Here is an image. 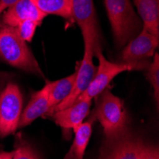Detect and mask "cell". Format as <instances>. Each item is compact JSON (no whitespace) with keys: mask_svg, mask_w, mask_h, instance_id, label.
I'll list each match as a JSON object with an SVG mask.
<instances>
[{"mask_svg":"<svg viewBox=\"0 0 159 159\" xmlns=\"http://www.w3.org/2000/svg\"><path fill=\"white\" fill-rule=\"evenodd\" d=\"M0 58L14 68L44 78L34 53L14 27L0 24Z\"/></svg>","mask_w":159,"mask_h":159,"instance_id":"1","label":"cell"},{"mask_svg":"<svg viewBox=\"0 0 159 159\" xmlns=\"http://www.w3.org/2000/svg\"><path fill=\"white\" fill-rule=\"evenodd\" d=\"M111 26L114 43L118 49L134 38L143 29V22L134 11L131 0H104Z\"/></svg>","mask_w":159,"mask_h":159,"instance_id":"2","label":"cell"},{"mask_svg":"<svg viewBox=\"0 0 159 159\" xmlns=\"http://www.w3.org/2000/svg\"><path fill=\"white\" fill-rule=\"evenodd\" d=\"M99 159H159L158 150L127 131L108 139Z\"/></svg>","mask_w":159,"mask_h":159,"instance_id":"3","label":"cell"},{"mask_svg":"<svg viewBox=\"0 0 159 159\" xmlns=\"http://www.w3.org/2000/svg\"><path fill=\"white\" fill-rule=\"evenodd\" d=\"M99 95L101 96L97 101L95 118L102 125L107 139L117 137L128 129V117L123 101L107 89Z\"/></svg>","mask_w":159,"mask_h":159,"instance_id":"4","label":"cell"},{"mask_svg":"<svg viewBox=\"0 0 159 159\" xmlns=\"http://www.w3.org/2000/svg\"><path fill=\"white\" fill-rule=\"evenodd\" d=\"M159 45V36L150 33L146 28L123 48L120 62L133 65L137 70H146L150 65V58L153 57Z\"/></svg>","mask_w":159,"mask_h":159,"instance_id":"5","label":"cell"},{"mask_svg":"<svg viewBox=\"0 0 159 159\" xmlns=\"http://www.w3.org/2000/svg\"><path fill=\"white\" fill-rule=\"evenodd\" d=\"M93 55L98 59V67H96V71L88 88L75 101H92L93 98L98 96L107 89V87L115 76L124 71L136 70V68L133 65L121 62L113 63L109 61L103 55L102 50L94 51Z\"/></svg>","mask_w":159,"mask_h":159,"instance_id":"6","label":"cell"},{"mask_svg":"<svg viewBox=\"0 0 159 159\" xmlns=\"http://www.w3.org/2000/svg\"><path fill=\"white\" fill-rule=\"evenodd\" d=\"M23 97L19 87L8 83L0 93V137L16 133L22 114Z\"/></svg>","mask_w":159,"mask_h":159,"instance_id":"7","label":"cell"},{"mask_svg":"<svg viewBox=\"0 0 159 159\" xmlns=\"http://www.w3.org/2000/svg\"><path fill=\"white\" fill-rule=\"evenodd\" d=\"M84 40V55L81 62L79 63L75 73V80L70 93L68 95V97L63 100L61 103L57 105L52 111V115L53 112L57 111H61L65 108H68L69 106L73 105L75 100L82 94V93L88 88L89 84L91 83L95 71H96V66L93 63V49L94 45L93 39L88 35H83ZM51 115V116H52Z\"/></svg>","mask_w":159,"mask_h":159,"instance_id":"8","label":"cell"},{"mask_svg":"<svg viewBox=\"0 0 159 159\" xmlns=\"http://www.w3.org/2000/svg\"><path fill=\"white\" fill-rule=\"evenodd\" d=\"M71 14L82 34H88L97 48H101V34L93 0H71Z\"/></svg>","mask_w":159,"mask_h":159,"instance_id":"9","label":"cell"},{"mask_svg":"<svg viewBox=\"0 0 159 159\" xmlns=\"http://www.w3.org/2000/svg\"><path fill=\"white\" fill-rule=\"evenodd\" d=\"M1 14V24L14 28L28 19L34 20L41 24L43 19L47 16L36 8L32 0H20L16 4L8 8Z\"/></svg>","mask_w":159,"mask_h":159,"instance_id":"10","label":"cell"},{"mask_svg":"<svg viewBox=\"0 0 159 159\" xmlns=\"http://www.w3.org/2000/svg\"><path fill=\"white\" fill-rule=\"evenodd\" d=\"M92 101H75V102L61 111L52 113L54 122L65 131L74 129L87 117L90 112Z\"/></svg>","mask_w":159,"mask_h":159,"instance_id":"11","label":"cell"},{"mask_svg":"<svg viewBox=\"0 0 159 159\" xmlns=\"http://www.w3.org/2000/svg\"><path fill=\"white\" fill-rule=\"evenodd\" d=\"M49 111V81L43 88L34 93L30 102L22 111L18 123V128H23L30 125L36 118L44 115Z\"/></svg>","mask_w":159,"mask_h":159,"instance_id":"12","label":"cell"},{"mask_svg":"<svg viewBox=\"0 0 159 159\" xmlns=\"http://www.w3.org/2000/svg\"><path fill=\"white\" fill-rule=\"evenodd\" d=\"M144 28L159 36V0H134Z\"/></svg>","mask_w":159,"mask_h":159,"instance_id":"13","label":"cell"},{"mask_svg":"<svg viewBox=\"0 0 159 159\" xmlns=\"http://www.w3.org/2000/svg\"><path fill=\"white\" fill-rule=\"evenodd\" d=\"M75 75L76 73L53 82L49 81V111L44 114V116H51L52 110L68 97L73 90Z\"/></svg>","mask_w":159,"mask_h":159,"instance_id":"14","label":"cell"},{"mask_svg":"<svg viewBox=\"0 0 159 159\" xmlns=\"http://www.w3.org/2000/svg\"><path fill=\"white\" fill-rule=\"evenodd\" d=\"M95 115L92 116L88 121L81 123L79 126L74 129L75 132V139L74 143L71 145L70 150L66 154L70 157H73L74 159H83L85 151L88 146L92 131H93V124L95 120Z\"/></svg>","mask_w":159,"mask_h":159,"instance_id":"15","label":"cell"},{"mask_svg":"<svg viewBox=\"0 0 159 159\" xmlns=\"http://www.w3.org/2000/svg\"><path fill=\"white\" fill-rule=\"evenodd\" d=\"M36 8L46 16H61L69 22L74 21L71 14V0H32Z\"/></svg>","mask_w":159,"mask_h":159,"instance_id":"16","label":"cell"},{"mask_svg":"<svg viewBox=\"0 0 159 159\" xmlns=\"http://www.w3.org/2000/svg\"><path fill=\"white\" fill-rule=\"evenodd\" d=\"M146 76L153 90L156 103L159 102V54L156 52L153 55V61L147 67Z\"/></svg>","mask_w":159,"mask_h":159,"instance_id":"17","label":"cell"},{"mask_svg":"<svg viewBox=\"0 0 159 159\" xmlns=\"http://www.w3.org/2000/svg\"><path fill=\"white\" fill-rule=\"evenodd\" d=\"M40 25H41L40 23H38L34 20L28 19V20L21 22L20 24H18L16 27V29L19 36L25 42H32V40L34 39L36 29Z\"/></svg>","mask_w":159,"mask_h":159,"instance_id":"18","label":"cell"},{"mask_svg":"<svg viewBox=\"0 0 159 159\" xmlns=\"http://www.w3.org/2000/svg\"><path fill=\"white\" fill-rule=\"evenodd\" d=\"M12 159H40L36 152L25 140L16 144V150L13 151Z\"/></svg>","mask_w":159,"mask_h":159,"instance_id":"19","label":"cell"},{"mask_svg":"<svg viewBox=\"0 0 159 159\" xmlns=\"http://www.w3.org/2000/svg\"><path fill=\"white\" fill-rule=\"evenodd\" d=\"M20 0H0V14L5 11L8 8L16 4Z\"/></svg>","mask_w":159,"mask_h":159,"instance_id":"20","label":"cell"},{"mask_svg":"<svg viewBox=\"0 0 159 159\" xmlns=\"http://www.w3.org/2000/svg\"><path fill=\"white\" fill-rule=\"evenodd\" d=\"M13 152L0 151V159H12Z\"/></svg>","mask_w":159,"mask_h":159,"instance_id":"21","label":"cell"},{"mask_svg":"<svg viewBox=\"0 0 159 159\" xmlns=\"http://www.w3.org/2000/svg\"><path fill=\"white\" fill-rule=\"evenodd\" d=\"M65 159H74L73 157H70V156H68V155H66L65 156Z\"/></svg>","mask_w":159,"mask_h":159,"instance_id":"22","label":"cell"}]
</instances>
